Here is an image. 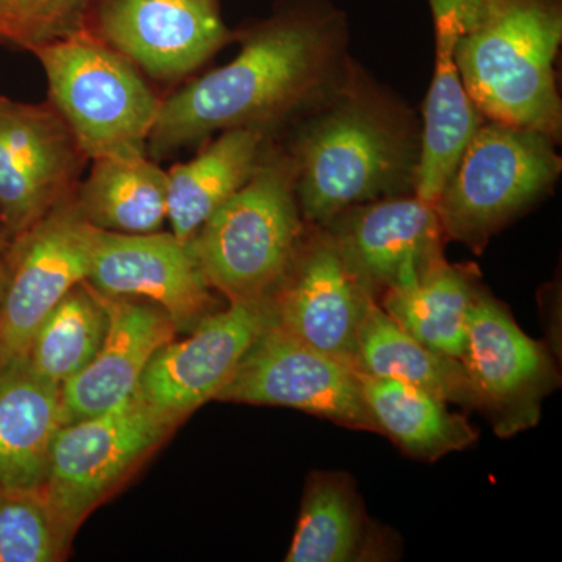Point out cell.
Segmentation results:
<instances>
[{
    "mask_svg": "<svg viewBox=\"0 0 562 562\" xmlns=\"http://www.w3.org/2000/svg\"><path fill=\"white\" fill-rule=\"evenodd\" d=\"M272 136L258 131L222 132L190 161L168 172L169 232L190 243L203 224L250 179Z\"/></svg>",
    "mask_w": 562,
    "mask_h": 562,
    "instance_id": "obj_19",
    "label": "cell"
},
{
    "mask_svg": "<svg viewBox=\"0 0 562 562\" xmlns=\"http://www.w3.org/2000/svg\"><path fill=\"white\" fill-rule=\"evenodd\" d=\"M94 233L74 194L11 239L3 251L7 283L0 302V368L24 357L41 321L87 280Z\"/></svg>",
    "mask_w": 562,
    "mask_h": 562,
    "instance_id": "obj_11",
    "label": "cell"
},
{
    "mask_svg": "<svg viewBox=\"0 0 562 562\" xmlns=\"http://www.w3.org/2000/svg\"><path fill=\"white\" fill-rule=\"evenodd\" d=\"M32 54L46 74L49 102L88 160L147 154L162 98L127 58L88 29Z\"/></svg>",
    "mask_w": 562,
    "mask_h": 562,
    "instance_id": "obj_6",
    "label": "cell"
},
{
    "mask_svg": "<svg viewBox=\"0 0 562 562\" xmlns=\"http://www.w3.org/2000/svg\"><path fill=\"white\" fill-rule=\"evenodd\" d=\"M68 547L43 490L0 487V562H54Z\"/></svg>",
    "mask_w": 562,
    "mask_h": 562,
    "instance_id": "obj_27",
    "label": "cell"
},
{
    "mask_svg": "<svg viewBox=\"0 0 562 562\" xmlns=\"http://www.w3.org/2000/svg\"><path fill=\"white\" fill-rule=\"evenodd\" d=\"M109 325L101 295L81 281L41 321L25 358L40 376L63 386L94 360Z\"/></svg>",
    "mask_w": 562,
    "mask_h": 562,
    "instance_id": "obj_26",
    "label": "cell"
},
{
    "mask_svg": "<svg viewBox=\"0 0 562 562\" xmlns=\"http://www.w3.org/2000/svg\"><path fill=\"white\" fill-rule=\"evenodd\" d=\"M358 372L414 384L447 403L476 409L468 373L460 360L414 339L372 301L358 331Z\"/></svg>",
    "mask_w": 562,
    "mask_h": 562,
    "instance_id": "obj_25",
    "label": "cell"
},
{
    "mask_svg": "<svg viewBox=\"0 0 562 562\" xmlns=\"http://www.w3.org/2000/svg\"><path fill=\"white\" fill-rule=\"evenodd\" d=\"M88 162L50 102L0 95V224L9 244L76 194Z\"/></svg>",
    "mask_w": 562,
    "mask_h": 562,
    "instance_id": "obj_12",
    "label": "cell"
},
{
    "mask_svg": "<svg viewBox=\"0 0 562 562\" xmlns=\"http://www.w3.org/2000/svg\"><path fill=\"white\" fill-rule=\"evenodd\" d=\"M453 33L465 91L486 120L560 140L562 0H428Z\"/></svg>",
    "mask_w": 562,
    "mask_h": 562,
    "instance_id": "obj_3",
    "label": "cell"
},
{
    "mask_svg": "<svg viewBox=\"0 0 562 562\" xmlns=\"http://www.w3.org/2000/svg\"><path fill=\"white\" fill-rule=\"evenodd\" d=\"M87 29L147 79L172 88L238 38L220 0H94Z\"/></svg>",
    "mask_w": 562,
    "mask_h": 562,
    "instance_id": "obj_8",
    "label": "cell"
},
{
    "mask_svg": "<svg viewBox=\"0 0 562 562\" xmlns=\"http://www.w3.org/2000/svg\"><path fill=\"white\" fill-rule=\"evenodd\" d=\"M358 372V371H357ZM379 432L416 460L432 462L468 449L479 432L447 402L414 384L358 372Z\"/></svg>",
    "mask_w": 562,
    "mask_h": 562,
    "instance_id": "obj_23",
    "label": "cell"
},
{
    "mask_svg": "<svg viewBox=\"0 0 562 562\" xmlns=\"http://www.w3.org/2000/svg\"><path fill=\"white\" fill-rule=\"evenodd\" d=\"M63 422L61 386L33 371L27 358L0 368V487L38 491Z\"/></svg>",
    "mask_w": 562,
    "mask_h": 562,
    "instance_id": "obj_18",
    "label": "cell"
},
{
    "mask_svg": "<svg viewBox=\"0 0 562 562\" xmlns=\"http://www.w3.org/2000/svg\"><path fill=\"white\" fill-rule=\"evenodd\" d=\"M435 25V70L422 110L420 161L416 194L435 205L443 183L484 116L462 83L454 60L453 33L441 18Z\"/></svg>",
    "mask_w": 562,
    "mask_h": 562,
    "instance_id": "obj_20",
    "label": "cell"
},
{
    "mask_svg": "<svg viewBox=\"0 0 562 562\" xmlns=\"http://www.w3.org/2000/svg\"><path fill=\"white\" fill-rule=\"evenodd\" d=\"M85 281L106 297L155 303L169 314L177 333H191L217 310L191 243L171 232L122 235L95 228Z\"/></svg>",
    "mask_w": 562,
    "mask_h": 562,
    "instance_id": "obj_15",
    "label": "cell"
},
{
    "mask_svg": "<svg viewBox=\"0 0 562 562\" xmlns=\"http://www.w3.org/2000/svg\"><path fill=\"white\" fill-rule=\"evenodd\" d=\"M236 40L232 61L161 99L147 139L151 160L238 128L277 138L336 90L353 60L346 13L330 0L281 3Z\"/></svg>",
    "mask_w": 562,
    "mask_h": 562,
    "instance_id": "obj_1",
    "label": "cell"
},
{
    "mask_svg": "<svg viewBox=\"0 0 562 562\" xmlns=\"http://www.w3.org/2000/svg\"><path fill=\"white\" fill-rule=\"evenodd\" d=\"M310 225L290 154L273 138L249 180L191 238L203 276L228 302L271 295Z\"/></svg>",
    "mask_w": 562,
    "mask_h": 562,
    "instance_id": "obj_4",
    "label": "cell"
},
{
    "mask_svg": "<svg viewBox=\"0 0 562 562\" xmlns=\"http://www.w3.org/2000/svg\"><path fill=\"white\" fill-rule=\"evenodd\" d=\"M7 247H9V238H7L2 224H0V251H5Z\"/></svg>",
    "mask_w": 562,
    "mask_h": 562,
    "instance_id": "obj_30",
    "label": "cell"
},
{
    "mask_svg": "<svg viewBox=\"0 0 562 562\" xmlns=\"http://www.w3.org/2000/svg\"><path fill=\"white\" fill-rule=\"evenodd\" d=\"M7 283V265L3 258V251H0V302H2L3 290Z\"/></svg>",
    "mask_w": 562,
    "mask_h": 562,
    "instance_id": "obj_29",
    "label": "cell"
},
{
    "mask_svg": "<svg viewBox=\"0 0 562 562\" xmlns=\"http://www.w3.org/2000/svg\"><path fill=\"white\" fill-rule=\"evenodd\" d=\"M94 0H0V43L35 52L87 29Z\"/></svg>",
    "mask_w": 562,
    "mask_h": 562,
    "instance_id": "obj_28",
    "label": "cell"
},
{
    "mask_svg": "<svg viewBox=\"0 0 562 562\" xmlns=\"http://www.w3.org/2000/svg\"><path fill=\"white\" fill-rule=\"evenodd\" d=\"M216 401L286 406L351 430L379 432L358 372L277 324L251 342Z\"/></svg>",
    "mask_w": 562,
    "mask_h": 562,
    "instance_id": "obj_10",
    "label": "cell"
},
{
    "mask_svg": "<svg viewBox=\"0 0 562 562\" xmlns=\"http://www.w3.org/2000/svg\"><path fill=\"white\" fill-rule=\"evenodd\" d=\"M99 295L109 312V331L94 360L61 386L65 424L90 419L127 401L155 351L173 341L177 333L169 314L155 303Z\"/></svg>",
    "mask_w": 562,
    "mask_h": 562,
    "instance_id": "obj_17",
    "label": "cell"
},
{
    "mask_svg": "<svg viewBox=\"0 0 562 562\" xmlns=\"http://www.w3.org/2000/svg\"><path fill=\"white\" fill-rule=\"evenodd\" d=\"M420 139L416 111L351 60L284 144L303 220L325 227L351 206L416 192Z\"/></svg>",
    "mask_w": 562,
    "mask_h": 562,
    "instance_id": "obj_2",
    "label": "cell"
},
{
    "mask_svg": "<svg viewBox=\"0 0 562 562\" xmlns=\"http://www.w3.org/2000/svg\"><path fill=\"white\" fill-rule=\"evenodd\" d=\"M480 288L472 266L442 260L412 283L384 292L379 305L428 349L461 361L469 314Z\"/></svg>",
    "mask_w": 562,
    "mask_h": 562,
    "instance_id": "obj_22",
    "label": "cell"
},
{
    "mask_svg": "<svg viewBox=\"0 0 562 562\" xmlns=\"http://www.w3.org/2000/svg\"><path fill=\"white\" fill-rule=\"evenodd\" d=\"M353 480L347 473L308 476L288 562H355L380 557Z\"/></svg>",
    "mask_w": 562,
    "mask_h": 562,
    "instance_id": "obj_24",
    "label": "cell"
},
{
    "mask_svg": "<svg viewBox=\"0 0 562 562\" xmlns=\"http://www.w3.org/2000/svg\"><path fill=\"white\" fill-rule=\"evenodd\" d=\"M271 295L280 328L355 369L358 331L375 297L351 271L327 228L310 225Z\"/></svg>",
    "mask_w": 562,
    "mask_h": 562,
    "instance_id": "obj_13",
    "label": "cell"
},
{
    "mask_svg": "<svg viewBox=\"0 0 562 562\" xmlns=\"http://www.w3.org/2000/svg\"><path fill=\"white\" fill-rule=\"evenodd\" d=\"M558 143L484 117L435 202L446 238L482 254L492 236L553 190L562 171Z\"/></svg>",
    "mask_w": 562,
    "mask_h": 562,
    "instance_id": "obj_5",
    "label": "cell"
},
{
    "mask_svg": "<svg viewBox=\"0 0 562 562\" xmlns=\"http://www.w3.org/2000/svg\"><path fill=\"white\" fill-rule=\"evenodd\" d=\"M272 295L228 302L199 322L187 339L155 351L138 392L160 412L183 419L231 382L251 342L276 324Z\"/></svg>",
    "mask_w": 562,
    "mask_h": 562,
    "instance_id": "obj_14",
    "label": "cell"
},
{
    "mask_svg": "<svg viewBox=\"0 0 562 562\" xmlns=\"http://www.w3.org/2000/svg\"><path fill=\"white\" fill-rule=\"evenodd\" d=\"M177 424L136 390L110 412L61 425L43 492L69 542L88 514Z\"/></svg>",
    "mask_w": 562,
    "mask_h": 562,
    "instance_id": "obj_7",
    "label": "cell"
},
{
    "mask_svg": "<svg viewBox=\"0 0 562 562\" xmlns=\"http://www.w3.org/2000/svg\"><path fill=\"white\" fill-rule=\"evenodd\" d=\"M461 362L476 409L501 438L535 427L541 419L543 398L560 384L547 347L530 338L505 303L483 286L469 314Z\"/></svg>",
    "mask_w": 562,
    "mask_h": 562,
    "instance_id": "obj_9",
    "label": "cell"
},
{
    "mask_svg": "<svg viewBox=\"0 0 562 562\" xmlns=\"http://www.w3.org/2000/svg\"><path fill=\"white\" fill-rule=\"evenodd\" d=\"M76 202L98 231L149 235L168 224V172L147 154L91 160Z\"/></svg>",
    "mask_w": 562,
    "mask_h": 562,
    "instance_id": "obj_21",
    "label": "cell"
},
{
    "mask_svg": "<svg viewBox=\"0 0 562 562\" xmlns=\"http://www.w3.org/2000/svg\"><path fill=\"white\" fill-rule=\"evenodd\" d=\"M324 228L376 302L446 260L438 211L416 192L351 206Z\"/></svg>",
    "mask_w": 562,
    "mask_h": 562,
    "instance_id": "obj_16",
    "label": "cell"
}]
</instances>
